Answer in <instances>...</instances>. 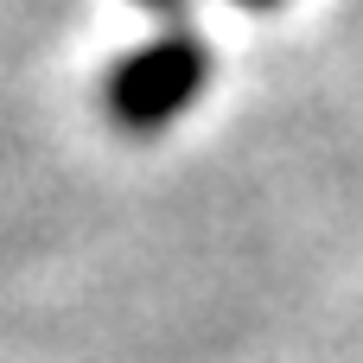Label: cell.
Returning <instances> with one entry per match:
<instances>
[{"mask_svg":"<svg viewBox=\"0 0 363 363\" xmlns=\"http://www.w3.org/2000/svg\"><path fill=\"white\" fill-rule=\"evenodd\" d=\"M140 6H153L160 19H172V26H185V6H191V0H140Z\"/></svg>","mask_w":363,"mask_h":363,"instance_id":"cell-2","label":"cell"},{"mask_svg":"<svg viewBox=\"0 0 363 363\" xmlns=\"http://www.w3.org/2000/svg\"><path fill=\"white\" fill-rule=\"evenodd\" d=\"M236 6H249V13H262V6H281V0H236Z\"/></svg>","mask_w":363,"mask_h":363,"instance_id":"cell-3","label":"cell"},{"mask_svg":"<svg viewBox=\"0 0 363 363\" xmlns=\"http://www.w3.org/2000/svg\"><path fill=\"white\" fill-rule=\"evenodd\" d=\"M204 83H211V45L191 26H172L108 70L102 102L121 134H160L204 96Z\"/></svg>","mask_w":363,"mask_h":363,"instance_id":"cell-1","label":"cell"}]
</instances>
